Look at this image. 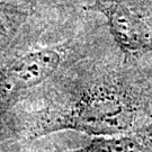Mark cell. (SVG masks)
Instances as JSON below:
<instances>
[{
  "instance_id": "3",
  "label": "cell",
  "mask_w": 152,
  "mask_h": 152,
  "mask_svg": "<svg viewBox=\"0 0 152 152\" xmlns=\"http://www.w3.org/2000/svg\"><path fill=\"white\" fill-rule=\"evenodd\" d=\"M59 49H43L25 55L17 60L6 71L2 86L9 90L33 87L45 80L59 66L61 62Z\"/></svg>"
},
{
  "instance_id": "1",
  "label": "cell",
  "mask_w": 152,
  "mask_h": 152,
  "mask_svg": "<svg viewBox=\"0 0 152 152\" xmlns=\"http://www.w3.org/2000/svg\"><path fill=\"white\" fill-rule=\"evenodd\" d=\"M133 110L127 99L114 89H94L83 95L55 127H70L90 134H112L126 130Z\"/></svg>"
},
{
  "instance_id": "2",
  "label": "cell",
  "mask_w": 152,
  "mask_h": 152,
  "mask_svg": "<svg viewBox=\"0 0 152 152\" xmlns=\"http://www.w3.org/2000/svg\"><path fill=\"white\" fill-rule=\"evenodd\" d=\"M88 9L106 17L110 33L125 55L152 50V20L131 0H94Z\"/></svg>"
},
{
  "instance_id": "4",
  "label": "cell",
  "mask_w": 152,
  "mask_h": 152,
  "mask_svg": "<svg viewBox=\"0 0 152 152\" xmlns=\"http://www.w3.org/2000/svg\"><path fill=\"white\" fill-rule=\"evenodd\" d=\"M76 152H144L140 142L133 137L95 139L82 150Z\"/></svg>"
}]
</instances>
